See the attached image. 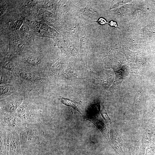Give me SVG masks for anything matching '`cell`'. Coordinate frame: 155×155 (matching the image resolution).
<instances>
[{"label": "cell", "instance_id": "cell-1", "mask_svg": "<svg viewBox=\"0 0 155 155\" xmlns=\"http://www.w3.org/2000/svg\"><path fill=\"white\" fill-rule=\"evenodd\" d=\"M42 136V131L38 127L31 126L24 128L20 134L21 145L23 148L33 146L40 142Z\"/></svg>", "mask_w": 155, "mask_h": 155}, {"label": "cell", "instance_id": "cell-2", "mask_svg": "<svg viewBox=\"0 0 155 155\" xmlns=\"http://www.w3.org/2000/svg\"><path fill=\"white\" fill-rule=\"evenodd\" d=\"M40 113L30 111L28 110L27 105L23 104L18 108L17 116L24 125H34L41 122Z\"/></svg>", "mask_w": 155, "mask_h": 155}, {"label": "cell", "instance_id": "cell-3", "mask_svg": "<svg viewBox=\"0 0 155 155\" xmlns=\"http://www.w3.org/2000/svg\"><path fill=\"white\" fill-rule=\"evenodd\" d=\"M1 121L4 128L12 132L16 133L25 128V126L15 115H4L1 117Z\"/></svg>", "mask_w": 155, "mask_h": 155}, {"label": "cell", "instance_id": "cell-4", "mask_svg": "<svg viewBox=\"0 0 155 155\" xmlns=\"http://www.w3.org/2000/svg\"><path fill=\"white\" fill-rule=\"evenodd\" d=\"M18 135L11 132L6 136V148L8 155H22L20 149L21 144Z\"/></svg>", "mask_w": 155, "mask_h": 155}, {"label": "cell", "instance_id": "cell-5", "mask_svg": "<svg viewBox=\"0 0 155 155\" xmlns=\"http://www.w3.org/2000/svg\"><path fill=\"white\" fill-rule=\"evenodd\" d=\"M59 99L64 105L72 107L74 110L79 111L81 114H82L83 111L82 109V103L81 101L79 102H77L75 101L72 100L67 98L62 97H60Z\"/></svg>", "mask_w": 155, "mask_h": 155}, {"label": "cell", "instance_id": "cell-6", "mask_svg": "<svg viewBox=\"0 0 155 155\" xmlns=\"http://www.w3.org/2000/svg\"><path fill=\"white\" fill-rule=\"evenodd\" d=\"M81 14L84 16L94 19L97 16V13L94 9L89 7H87L83 8L81 11Z\"/></svg>", "mask_w": 155, "mask_h": 155}, {"label": "cell", "instance_id": "cell-7", "mask_svg": "<svg viewBox=\"0 0 155 155\" xmlns=\"http://www.w3.org/2000/svg\"><path fill=\"white\" fill-rule=\"evenodd\" d=\"M18 106V103L16 101H13L9 102L6 106V111L8 112H13L16 109Z\"/></svg>", "mask_w": 155, "mask_h": 155}, {"label": "cell", "instance_id": "cell-8", "mask_svg": "<svg viewBox=\"0 0 155 155\" xmlns=\"http://www.w3.org/2000/svg\"><path fill=\"white\" fill-rule=\"evenodd\" d=\"M27 61L29 64L35 65H37L40 62L39 58L33 56L30 57L28 58Z\"/></svg>", "mask_w": 155, "mask_h": 155}, {"label": "cell", "instance_id": "cell-9", "mask_svg": "<svg viewBox=\"0 0 155 155\" xmlns=\"http://www.w3.org/2000/svg\"><path fill=\"white\" fill-rule=\"evenodd\" d=\"M20 76L23 79L27 80H33L35 79L34 76L28 73H22L21 74Z\"/></svg>", "mask_w": 155, "mask_h": 155}, {"label": "cell", "instance_id": "cell-10", "mask_svg": "<svg viewBox=\"0 0 155 155\" xmlns=\"http://www.w3.org/2000/svg\"><path fill=\"white\" fill-rule=\"evenodd\" d=\"M3 65L6 68L8 69L12 68L13 67V65L11 61L9 58H6L5 60L3 63Z\"/></svg>", "mask_w": 155, "mask_h": 155}, {"label": "cell", "instance_id": "cell-11", "mask_svg": "<svg viewBox=\"0 0 155 155\" xmlns=\"http://www.w3.org/2000/svg\"><path fill=\"white\" fill-rule=\"evenodd\" d=\"M54 5L51 1H45L44 5V7L48 10H51L53 8Z\"/></svg>", "mask_w": 155, "mask_h": 155}, {"label": "cell", "instance_id": "cell-12", "mask_svg": "<svg viewBox=\"0 0 155 155\" xmlns=\"http://www.w3.org/2000/svg\"><path fill=\"white\" fill-rule=\"evenodd\" d=\"M23 23V21L21 20H18L16 21L14 24V28L15 30H17L20 28Z\"/></svg>", "mask_w": 155, "mask_h": 155}, {"label": "cell", "instance_id": "cell-13", "mask_svg": "<svg viewBox=\"0 0 155 155\" xmlns=\"http://www.w3.org/2000/svg\"><path fill=\"white\" fill-rule=\"evenodd\" d=\"M101 113L102 116L105 118V119L107 120H109V118L108 115H107L106 111L105 110V108L103 107V108L102 111H101Z\"/></svg>", "mask_w": 155, "mask_h": 155}, {"label": "cell", "instance_id": "cell-14", "mask_svg": "<svg viewBox=\"0 0 155 155\" xmlns=\"http://www.w3.org/2000/svg\"><path fill=\"white\" fill-rule=\"evenodd\" d=\"M8 89L6 86H1L0 87V93L1 95L7 93L8 91Z\"/></svg>", "mask_w": 155, "mask_h": 155}, {"label": "cell", "instance_id": "cell-15", "mask_svg": "<svg viewBox=\"0 0 155 155\" xmlns=\"http://www.w3.org/2000/svg\"><path fill=\"white\" fill-rule=\"evenodd\" d=\"M40 28L44 31H47L49 30V27L48 25L45 24H42L40 25Z\"/></svg>", "mask_w": 155, "mask_h": 155}, {"label": "cell", "instance_id": "cell-16", "mask_svg": "<svg viewBox=\"0 0 155 155\" xmlns=\"http://www.w3.org/2000/svg\"><path fill=\"white\" fill-rule=\"evenodd\" d=\"M98 23L101 25H104L106 24H108L109 22H107L106 20L103 18H100L97 21Z\"/></svg>", "mask_w": 155, "mask_h": 155}, {"label": "cell", "instance_id": "cell-17", "mask_svg": "<svg viewBox=\"0 0 155 155\" xmlns=\"http://www.w3.org/2000/svg\"><path fill=\"white\" fill-rule=\"evenodd\" d=\"M36 31L37 34L38 36H43L45 35L44 31L40 29H37Z\"/></svg>", "mask_w": 155, "mask_h": 155}, {"label": "cell", "instance_id": "cell-18", "mask_svg": "<svg viewBox=\"0 0 155 155\" xmlns=\"http://www.w3.org/2000/svg\"><path fill=\"white\" fill-rule=\"evenodd\" d=\"M27 30V27L25 25H23L20 31L21 33L22 34H24L26 31Z\"/></svg>", "mask_w": 155, "mask_h": 155}, {"label": "cell", "instance_id": "cell-19", "mask_svg": "<svg viewBox=\"0 0 155 155\" xmlns=\"http://www.w3.org/2000/svg\"><path fill=\"white\" fill-rule=\"evenodd\" d=\"M109 24L112 27H114L116 28H118V27L117 23L116 22L112 21H111L110 22H109Z\"/></svg>", "mask_w": 155, "mask_h": 155}, {"label": "cell", "instance_id": "cell-20", "mask_svg": "<svg viewBox=\"0 0 155 155\" xmlns=\"http://www.w3.org/2000/svg\"><path fill=\"white\" fill-rule=\"evenodd\" d=\"M6 76H4V75H1V82H4L5 81H6Z\"/></svg>", "mask_w": 155, "mask_h": 155}, {"label": "cell", "instance_id": "cell-21", "mask_svg": "<svg viewBox=\"0 0 155 155\" xmlns=\"http://www.w3.org/2000/svg\"><path fill=\"white\" fill-rule=\"evenodd\" d=\"M32 37L31 35L30 34H28L27 35V38L29 40H32Z\"/></svg>", "mask_w": 155, "mask_h": 155}]
</instances>
